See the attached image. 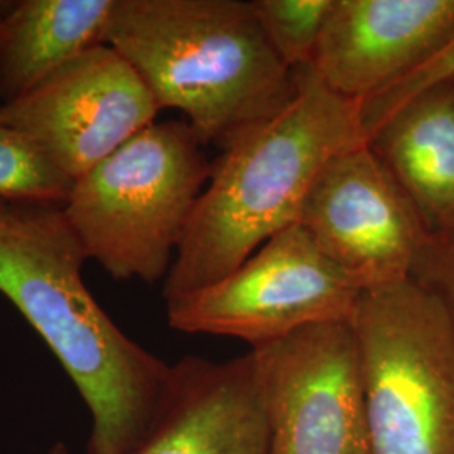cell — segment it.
<instances>
[{
    "mask_svg": "<svg viewBox=\"0 0 454 454\" xmlns=\"http://www.w3.org/2000/svg\"><path fill=\"white\" fill-rule=\"evenodd\" d=\"M86 261L59 204L0 200V294L78 390L91 419L86 454H135L159 421L172 365L99 307Z\"/></svg>",
    "mask_w": 454,
    "mask_h": 454,
    "instance_id": "1",
    "label": "cell"
},
{
    "mask_svg": "<svg viewBox=\"0 0 454 454\" xmlns=\"http://www.w3.org/2000/svg\"><path fill=\"white\" fill-rule=\"evenodd\" d=\"M364 144L360 103L333 93L311 66L296 69L292 103L221 146L163 279L165 303L226 278L278 232L298 224L325 165Z\"/></svg>",
    "mask_w": 454,
    "mask_h": 454,
    "instance_id": "2",
    "label": "cell"
},
{
    "mask_svg": "<svg viewBox=\"0 0 454 454\" xmlns=\"http://www.w3.org/2000/svg\"><path fill=\"white\" fill-rule=\"evenodd\" d=\"M105 44L204 145H224L296 95V71L278 58L251 0H114Z\"/></svg>",
    "mask_w": 454,
    "mask_h": 454,
    "instance_id": "3",
    "label": "cell"
},
{
    "mask_svg": "<svg viewBox=\"0 0 454 454\" xmlns=\"http://www.w3.org/2000/svg\"><path fill=\"white\" fill-rule=\"evenodd\" d=\"M187 121L152 123L73 180L61 206L88 260L116 281L168 275L212 162Z\"/></svg>",
    "mask_w": 454,
    "mask_h": 454,
    "instance_id": "4",
    "label": "cell"
},
{
    "mask_svg": "<svg viewBox=\"0 0 454 454\" xmlns=\"http://www.w3.org/2000/svg\"><path fill=\"white\" fill-rule=\"evenodd\" d=\"M357 339L371 454H454V325L412 278L362 293Z\"/></svg>",
    "mask_w": 454,
    "mask_h": 454,
    "instance_id": "5",
    "label": "cell"
},
{
    "mask_svg": "<svg viewBox=\"0 0 454 454\" xmlns=\"http://www.w3.org/2000/svg\"><path fill=\"white\" fill-rule=\"evenodd\" d=\"M362 293L294 224L226 278L167 301V322L258 348L313 325L352 322Z\"/></svg>",
    "mask_w": 454,
    "mask_h": 454,
    "instance_id": "6",
    "label": "cell"
},
{
    "mask_svg": "<svg viewBox=\"0 0 454 454\" xmlns=\"http://www.w3.org/2000/svg\"><path fill=\"white\" fill-rule=\"evenodd\" d=\"M249 354L270 454H371L352 322L307 326Z\"/></svg>",
    "mask_w": 454,
    "mask_h": 454,
    "instance_id": "7",
    "label": "cell"
},
{
    "mask_svg": "<svg viewBox=\"0 0 454 454\" xmlns=\"http://www.w3.org/2000/svg\"><path fill=\"white\" fill-rule=\"evenodd\" d=\"M298 226L362 292L412 278L429 232L369 144L325 165Z\"/></svg>",
    "mask_w": 454,
    "mask_h": 454,
    "instance_id": "8",
    "label": "cell"
},
{
    "mask_svg": "<svg viewBox=\"0 0 454 454\" xmlns=\"http://www.w3.org/2000/svg\"><path fill=\"white\" fill-rule=\"evenodd\" d=\"M159 112L129 61L99 44L27 95L0 105V121L29 138L74 180L155 123Z\"/></svg>",
    "mask_w": 454,
    "mask_h": 454,
    "instance_id": "9",
    "label": "cell"
},
{
    "mask_svg": "<svg viewBox=\"0 0 454 454\" xmlns=\"http://www.w3.org/2000/svg\"><path fill=\"white\" fill-rule=\"evenodd\" d=\"M454 35V0H333L311 69L362 103L412 73Z\"/></svg>",
    "mask_w": 454,
    "mask_h": 454,
    "instance_id": "10",
    "label": "cell"
},
{
    "mask_svg": "<svg viewBox=\"0 0 454 454\" xmlns=\"http://www.w3.org/2000/svg\"><path fill=\"white\" fill-rule=\"evenodd\" d=\"M135 454H270L251 354L174 364L159 421Z\"/></svg>",
    "mask_w": 454,
    "mask_h": 454,
    "instance_id": "11",
    "label": "cell"
},
{
    "mask_svg": "<svg viewBox=\"0 0 454 454\" xmlns=\"http://www.w3.org/2000/svg\"><path fill=\"white\" fill-rule=\"evenodd\" d=\"M367 144L429 234L454 231V80L411 98Z\"/></svg>",
    "mask_w": 454,
    "mask_h": 454,
    "instance_id": "12",
    "label": "cell"
},
{
    "mask_svg": "<svg viewBox=\"0 0 454 454\" xmlns=\"http://www.w3.org/2000/svg\"><path fill=\"white\" fill-rule=\"evenodd\" d=\"M114 0H20L0 24V105L33 91L52 73L105 44Z\"/></svg>",
    "mask_w": 454,
    "mask_h": 454,
    "instance_id": "13",
    "label": "cell"
},
{
    "mask_svg": "<svg viewBox=\"0 0 454 454\" xmlns=\"http://www.w3.org/2000/svg\"><path fill=\"white\" fill-rule=\"evenodd\" d=\"M73 179L22 133L0 121V200L65 204Z\"/></svg>",
    "mask_w": 454,
    "mask_h": 454,
    "instance_id": "14",
    "label": "cell"
},
{
    "mask_svg": "<svg viewBox=\"0 0 454 454\" xmlns=\"http://www.w3.org/2000/svg\"><path fill=\"white\" fill-rule=\"evenodd\" d=\"M333 0H251L262 33L292 71L311 65Z\"/></svg>",
    "mask_w": 454,
    "mask_h": 454,
    "instance_id": "15",
    "label": "cell"
},
{
    "mask_svg": "<svg viewBox=\"0 0 454 454\" xmlns=\"http://www.w3.org/2000/svg\"><path fill=\"white\" fill-rule=\"evenodd\" d=\"M446 80H454V35L412 73L360 103V118L367 138L390 114L411 98Z\"/></svg>",
    "mask_w": 454,
    "mask_h": 454,
    "instance_id": "16",
    "label": "cell"
},
{
    "mask_svg": "<svg viewBox=\"0 0 454 454\" xmlns=\"http://www.w3.org/2000/svg\"><path fill=\"white\" fill-rule=\"evenodd\" d=\"M412 279L438 294L454 325V231L429 234Z\"/></svg>",
    "mask_w": 454,
    "mask_h": 454,
    "instance_id": "17",
    "label": "cell"
},
{
    "mask_svg": "<svg viewBox=\"0 0 454 454\" xmlns=\"http://www.w3.org/2000/svg\"><path fill=\"white\" fill-rule=\"evenodd\" d=\"M46 454H71L69 446L66 444L65 441H56L51 448L48 450Z\"/></svg>",
    "mask_w": 454,
    "mask_h": 454,
    "instance_id": "18",
    "label": "cell"
},
{
    "mask_svg": "<svg viewBox=\"0 0 454 454\" xmlns=\"http://www.w3.org/2000/svg\"><path fill=\"white\" fill-rule=\"evenodd\" d=\"M4 14H5V11H2V12H0V24H2V17H4Z\"/></svg>",
    "mask_w": 454,
    "mask_h": 454,
    "instance_id": "19",
    "label": "cell"
}]
</instances>
